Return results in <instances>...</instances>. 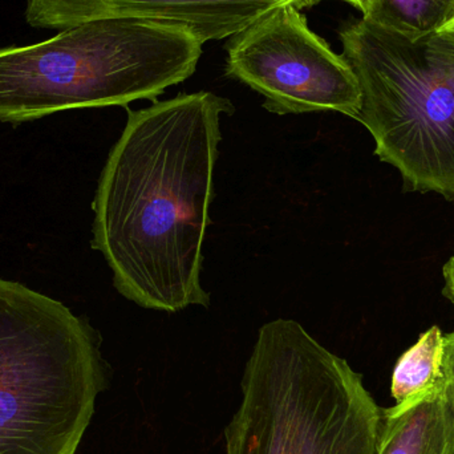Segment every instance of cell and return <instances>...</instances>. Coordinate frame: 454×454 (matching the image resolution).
Listing matches in <instances>:
<instances>
[{"instance_id": "obj_1", "label": "cell", "mask_w": 454, "mask_h": 454, "mask_svg": "<svg viewBox=\"0 0 454 454\" xmlns=\"http://www.w3.org/2000/svg\"><path fill=\"white\" fill-rule=\"evenodd\" d=\"M231 101L181 93L130 111L109 152L92 209V247L128 301L173 314L207 307L201 285L221 116Z\"/></svg>"}, {"instance_id": "obj_7", "label": "cell", "mask_w": 454, "mask_h": 454, "mask_svg": "<svg viewBox=\"0 0 454 454\" xmlns=\"http://www.w3.org/2000/svg\"><path fill=\"white\" fill-rule=\"evenodd\" d=\"M294 0H28L34 28H71L103 19H141L188 29L201 43L234 36ZM296 5V4H295Z\"/></svg>"}, {"instance_id": "obj_5", "label": "cell", "mask_w": 454, "mask_h": 454, "mask_svg": "<svg viewBox=\"0 0 454 454\" xmlns=\"http://www.w3.org/2000/svg\"><path fill=\"white\" fill-rule=\"evenodd\" d=\"M341 55L362 90L375 154L405 186L454 200V40L408 39L359 19L341 29Z\"/></svg>"}, {"instance_id": "obj_15", "label": "cell", "mask_w": 454, "mask_h": 454, "mask_svg": "<svg viewBox=\"0 0 454 454\" xmlns=\"http://www.w3.org/2000/svg\"><path fill=\"white\" fill-rule=\"evenodd\" d=\"M294 2H295L296 7H298L299 3H301V0H294Z\"/></svg>"}, {"instance_id": "obj_3", "label": "cell", "mask_w": 454, "mask_h": 454, "mask_svg": "<svg viewBox=\"0 0 454 454\" xmlns=\"http://www.w3.org/2000/svg\"><path fill=\"white\" fill-rule=\"evenodd\" d=\"M202 45L172 24L103 19L34 44L0 47V121L156 101L196 72Z\"/></svg>"}, {"instance_id": "obj_12", "label": "cell", "mask_w": 454, "mask_h": 454, "mask_svg": "<svg viewBox=\"0 0 454 454\" xmlns=\"http://www.w3.org/2000/svg\"><path fill=\"white\" fill-rule=\"evenodd\" d=\"M442 275L445 280L444 295L454 304V256L445 263Z\"/></svg>"}, {"instance_id": "obj_10", "label": "cell", "mask_w": 454, "mask_h": 454, "mask_svg": "<svg viewBox=\"0 0 454 454\" xmlns=\"http://www.w3.org/2000/svg\"><path fill=\"white\" fill-rule=\"evenodd\" d=\"M453 18L454 0H367L362 19L415 40L442 31Z\"/></svg>"}, {"instance_id": "obj_11", "label": "cell", "mask_w": 454, "mask_h": 454, "mask_svg": "<svg viewBox=\"0 0 454 454\" xmlns=\"http://www.w3.org/2000/svg\"><path fill=\"white\" fill-rule=\"evenodd\" d=\"M442 379L454 387V333L444 336L442 355Z\"/></svg>"}, {"instance_id": "obj_9", "label": "cell", "mask_w": 454, "mask_h": 454, "mask_svg": "<svg viewBox=\"0 0 454 454\" xmlns=\"http://www.w3.org/2000/svg\"><path fill=\"white\" fill-rule=\"evenodd\" d=\"M442 355L444 335L434 325L400 356L395 365L391 392L396 404L416 402L442 383Z\"/></svg>"}, {"instance_id": "obj_8", "label": "cell", "mask_w": 454, "mask_h": 454, "mask_svg": "<svg viewBox=\"0 0 454 454\" xmlns=\"http://www.w3.org/2000/svg\"><path fill=\"white\" fill-rule=\"evenodd\" d=\"M378 454H454V387L442 383L426 396L383 410Z\"/></svg>"}, {"instance_id": "obj_4", "label": "cell", "mask_w": 454, "mask_h": 454, "mask_svg": "<svg viewBox=\"0 0 454 454\" xmlns=\"http://www.w3.org/2000/svg\"><path fill=\"white\" fill-rule=\"evenodd\" d=\"M106 386L87 317L0 278V454H76Z\"/></svg>"}, {"instance_id": "obj_14", "label": "cell", "mask_w": 454, "mask_h": 454, "mask_svg": "<svg viewBox=\"0 0 454 454\" xmlns=\"http://www.w3.org/2000/svg\"><path fill=\"white\" fill-rule=\"evenodd\" d=\"M439 32H442V34L447 35V36H450V39L454 40V18L447 24V26L444 27V28L442 29V31Z\"/></svg>"}, {"instance_id": "obj_13", "label": "cell", "mask_w": 454, "mask_h": 454, "mask_svg": "<svg viewBox=\"0 0 454 454\" xmlns=\"http://www.w3.org/2000/svg\"><path fill=\"white\" fill-rule=\"evenodd\" d=\"M320 2H323V0H301L298 8L299 10H304V8L314 7V5L319 4ZM341 2L349 3L362 13H364L367 10V0H341Z\"/></svg>"}, {"instance_id": "obj_6", "label": "cell", "mask_w": 454, "mask_h": 454, "mask_svg": "<svg viewBox=\"0 0 454 454\" xmlns=\"http://www.w3.org/2000/svg\"><path fill=\"white\" fill-rule=\"evenodd\" d=\"M226 52L227 76L263 96L271 114L359 116L362 90L354 69L309 28L295 3L274 8L230 37Z\"/></svg>"}, {"instance_id": "obj_2", "label": "cell", "mask_w": 454, "mask_h": 454, "mask_svg": "<svg viewBox=\"0 0 454 454\" xmlns=\"http://www.w3.org/2000/svg\"><path fill=\"white\" fill-rule=\"evenodd\" d=\"M226 454H378L383 410L347 360L298 322L262 325Z\"/></svg>"}]
</instances>
